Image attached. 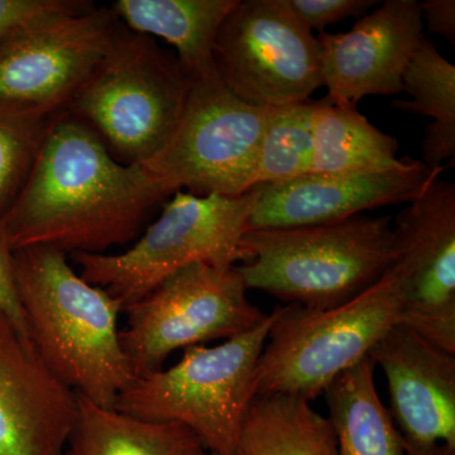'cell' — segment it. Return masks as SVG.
I'll return each mask as SVG.
<instances>
[{"instance_id": "cell-10", "label": "cell", "mask_w": 455, "mask_h": 455, "mask_svg": "<svg viewBox=\"0 0 455 455\" xmlns=\"http://www.w3.org/2000/svg\"><path fill=\"white\" fill-rule=\"evenodd\" d=\"M212 64L233 94L259 108L302 103L324 86L319 42L287 0H236L215 37Z\"/></svg>"}, {"instance_id": "cell-14", "label": "cell", "mask_w": 455, "mask_h": 455, "mask_svg": "<svg viewBox=\"0 0 455 455\" xmlns=\"http://www.w3.org/2000/svg\"><path fill=\"white\" fill-rule=\"evenodd\" d=\"M416 0H386L349 32L320 33L323 84L333 104L357 106L372 95H397L424 37Z\"/></svg>"}, {"instance_id": "cell-3", "label": "cell", "mask_w": 455, "mask_h": 455, "mask_svg": "<svg viewBox=\"0 0 455 455\" xmlns=\"http://www.w3.org/2000/svg\"><path fill=\"white\" fill-rule=\"evenodd\" d=\"M236 266L247 290L325 310L373 286L392 262V220L355 215L316 226L251 229Z\"/></svg>"}, {"instance_id": "cell-8", "label": "cell", "mask_w": 455, "mask_h": 455, "mask_svg": "<svg viewBox=\"0 0 455 455\" xmlns=\"http://www.w3.org/2000/svg\"><path fill=\"white\" fill-rule=\"evenodd\" d=\"M268 108L233 94L217 73L194 80L179 124L163 148L140 164L169 196H244L254 188Z\"/></svg>"}, {"instance_id": "cell-4", "label": "cell", "mask_w": 455, "mask_h": 455, "mask_svg": "<svg viewBox=\"0 0 455 455\" xmlns=\"http://www.w3.org/2000/svg\"><path fill=\"white\" fill-rule=\"evenodd\" d=\"M191 86L176 55L125 28L66 112L94 132L119 163L140 166L175 131Z\"/></svg>"}, {"instance_id": "cell-2", "label": "cell", "mask_w": 455, "mask_h": 455, "mask_svg": "<svg viewBox=\"0 0 455 455\" xmlns=\"http://www.w3.org/2000/svg\"><path fill=\"white\" fill-rule=\"evenodd\" d=\"M13 267L29 340L44 363L80 396L114 407L136 379L122 347L121 301L53 248L14 251Z\"/></svg>"}, {"instance_id": "cell-1", "label": "cell", "mask_w": 455, "mask_h": 455, "mask_svg": "<svg viewBox=\"0 0 455 455\" xmlns=\"http://www.w3.org/2000/svg\"><path fill=\"white\" fill-rule=\"evenodd\" d=\"M169 197L142 166L119 163L65 110L0 224L13 252L49 247L68 256L104 253L139 238Z\"/></svg>"}, {"instance_id": "cell-15", "label": "cell", "mask_w": 455, "mask_h": 455, "mask_svg": "<svg viewBox=\"0 0 455 455\" xmlns=\"http://www.w3.org/2000/svg\"><path fill=\"white\" fill-rule=\"evenodd\" d=\"M368 357L385 373L388 410L407 455L455 448V355L398 323Z\"/></svg>"}, {"instance_id": "cell-28", "label": "cell", "mask_w": 455, "mask_h": 455, "mask_svg": "<svg viewBox=\"0 0 455 455\" xmlns=\"http://www.w3.org/2000/svg\"><path fill=\"white\" fill-rule=\"evenodd\" d=\"M423 22L434 35L443 36L451 44H455L454 0H427L419 3Z\"/></svg>"}, {"instance_id": "cell-11", "label": "cell", "mask_w": 455, "mask_h": 455, "mask_svg": "<svg viewBox=\"0 0 455 455\" xmlns=\"http://www.w3.org/2000/svg\"><path fill=\"white\" fill-rule=\"evenodd\" d=\"M124 29L83 0L29 20L0 44V101L65 112Z\"/></svg>"}, {"instance_id": "cell-16", "label": "cell", "mask_w": 455, "mask_h": 455, "mask_svg": "<svg viewBox=\"0 0 455 455\" xmlns=\"http://www.w3.org/2000/svg\"><path fill=\"white\" fill-rule=\"evenodd\" d=\"M79 395L0 311V455H65Z\"/></svg>"}, {"instance_id": "cell-22", "label": "cell", "mask_w": 455, "mask_h": 455, "mask_svg": "<svg viewBox=\"0 0 455 455\" xmlns=\"http://www.w3.org/2000/svg\"><path fill=\"white\" fill-rule=\"evenodd\" d=\"M403 92L412 100H395L392 107L407 114L429 116L421 143L429 169L455 160V66L424 36L403 77Z\"/></svg>"}, {"instance_id": "cell-24", "label": "cell", "mask_w": 455, "mask_h": 455, "mask_svg": "<svg viewBox=\"0 0 455 455\" xmlns=\"http://www.w3.org/2000/svg\"><path fill=\"white\" fill-rule=\"evenodd\" d=\"M62 113L0 101V220L25 187L53 122Z\"/></svg>"}, {"instance_id": "cell-20", "label": "cell", "mask_w": 455, "mask_h": 455, "mask_svg": "<svg viewBox=\"0 0 455 455\" xmlns=\"http://www.w3.org/2000/svg\"><path fill=\"white\" fill-rule=\"evenodd\" d=\"M235 455H337L329 418L310 401L289 395H256L244 416Z\"/></svg>"}, {"instance_id": "cell-18", "label": "cell", "mask_w": 455, "mask_h": 455, "mask_svg": "<svg viewBox=\"0 0 455 455\" xmlns=\"http://www.w3.org/2000/svg\"><path fill=\"white\" fill-rule=\"evenodd\" d=\"M65 455L212 454L184 425L143 420L79 395V414Z\"/></svg>"}, {"instance_id": "cell-12", "label": "cell", "mask_w": 455, "mask_h": 455, "mask_svg": "<svg viewBox=\"0 0 455 455\" xmlns=\"http://www.w3.org/2000/svg\"><path fill=\"white\" fill-rule=\"evenodd\" d=\"M401 324L455 355V184L438 176L392 221Z\"/></svg>"}, {"instance_id": "cell-9", "label": "cell", "mask_w": 455, "mask_h": 455, "mask_svg": "<svg viewBox=\"0 0 455 455\" xmlns=\"http://www.w3.org/2000/svg\"><path fill=\"white\" fill-rule=\"evenodd\" d=\"M238 268L193 263L124 307L121 331L134 376L164 368L175 350L227 340L259 326L268 314L254 307Z\"/></svg>"}, {"instance_id": "cell-26", "label": "cell", "mask_w": 455, "mask_h": 455, "mask_svg": "<svg viewBox=\"0 0 455 455\" xmlns=\"http://www.w3.org/2000/svg\"><path fill=\"white\" fill-rule=\"evenodd\" d=\"M79 0H0V44L35 18L74 7Z\"/></svg>"}, {"instance_id": "cell-23", "label": "cell", "mask_w": 455, "mask_h": 455, "mask_svg": "<svg viewBox=\"0 0 455 455\" xmlns=\"http://www.w3.org/2000/svg\"><path fill=\"white\" fill-rule=\"evenodd\" d=\"M317 100L268 108L254 187L300 178L313 167V113Z\"/></svg>"}, {"instance_id": "cell-13", "label": "cell", "mask_w": 455, "mask_h": 455, "mask_svg": "<svg viewBox=\"0 0 455 455\" xmlns=\"http://www.w3.org/2000/svg\"><path fill=\"white\" fill-rule=\"evenodd\" d=\"M443 167L406 158L397 169L322 173L259 185L247 230L333 223L382 206L409 204L423 194Z\"/></svg>"}, {"instance_id": "cell-19", "label": "cell", "mask_w": 455, "mask_h": 455, "mask_svg": "<svg viewBox=\"0 0 455 455\" xmlns=\"http://www.w3.org/2000/svg\"><path fill=\"white\" fill-rule=\"evenodd\" d=\"M372 359L344 371L326 388L337 455H407L390 410L377 394Z\"/></svg>"}, {"instance_id": "cell-17", "label": "cell", "mask_w": 455, "mask_h": 455, "mask_svg": "<svg viewBox=\"0 0 455 455\" xmlns=\"http://www.w3.org/2000/svg\"><path fill=\"white\" fill-rule=\"evenodd\" d=\"M235 4L236 0H118L110 7L131 32L171 44L194 82L215 74V37Z\"/></svg>"}, {"instance_id": "cell-27", "label": "cell", "mask_w": 455, "mask_h": 455, "mask_svg": "<svg viewBox=\"0 0 455 455\" xmlns=\"http://www.w3.org/2000/svg\"><path fill=\"white\" fill-rule=\"evenodd\" d=\"M0 311L11 319L20 334L29 339L25 314L20 307L16 280H14L13 251L9 247L2 224H0Z\"/></svg>"}, {"instance_id": "cell-5", "label": "cell", "mask_w": 455, "mask_h": 455, "mask_svg": "<svg viewBox=\"0 0 455 455\" xmlns=\"http://www.w3.org/2000/svg\"><path fill=\"white\" fill-rule=\"evenodd\" d=\"M272 313L247 333L218 346L184 349L172 367L136 377L114 409L143 420L187 427L212 455H235L256 397V368Z\"/></svg>"}, {"instance_id": "cell-6", "label": "cell", "mask_w": 455, "mask_h": 455, "mask_svg": "<svg viewBox=\"0 0 455 455\" xmlns=\"http://www.w3.org/2000/svg\"><path fill=\"white\" fill-rule=\"evenodd\" d=\"M400 322V292L388 269L373 286L339 307H276L257 363V395L307 401L324 395L338 376L368 357Z\"/></svg>"}, {"instance_id": "cell-21", "label": "cell", "mask_w": 455, "mask_h": 455, "mask_svg": "<svg viewBox=\"0 0 455 455\" xmlns=\"http://www.w3.org/2000/svg\"><path fill=\"white\" fill-rule=\"evenodd\" d=\"M313 167L311 172H372L397 169L398 142L374 127L357 107L317 100L313 113ZM310 172V173H311Z\"/></svg>"}, {"instance_id": "cell-29", "label": "cell", "mask_w": 455, "mask_h": 455, "mask_svg": "<svg viewBox=\"0 0 455 455\" xmlns=\"http://www.w3.org/2000/svg\"><path fill=\"white\" fill-rule=\"evenodd\" d=\"M415 455H455V448L449 447L447 444H439L436 445V447L429 449V451Z\"/></svg>"}, {"instance_id": "cell-7", "label": "cell", "mask_w": 455, "mask_h": 455, "mask_svg": "<svg viewBox=\"0 0 455 455\" xmlns=\"http://www.w3.org/2000/svg\"><path fill=\"white\" fill-rule=\"evenodd\" d=\"M256 197V188L235 197L178 191L128 250L74 253L70 259L88 283L128 307L193 263L226 269L243 262L242 236Z\"/></svg>"}, {"instance_id": "cell-25", "label": "cell", "mask_w": 455, "mask_h": 455, "mask_svg": "<svg viewBox=\"0 0 455 455\" xmlns=\"http://www.w3.org/2000/svg\"><path fill=\"white\" fill-rule=\"evenodd\" d=\"M296 17L311 31L324 32L325 27L347 18L361 20L374 5L376 0H287Z\"/></svg>"}]
</instances>
